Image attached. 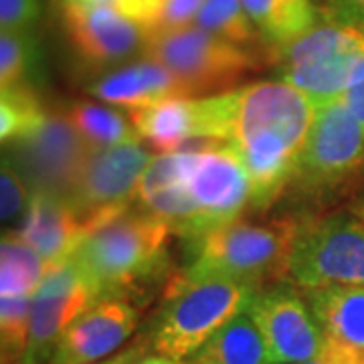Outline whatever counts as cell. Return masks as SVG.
<instances>
[{
    "label": "cell",
    "mask_w": 364,
    "mask_h": 364,
    "mask_svg": "<svg viewBox=\"0 0 364 364\" xmlns=\"http://www.w3.org/2000/svg\"><path fill=\"white\" fill-rule=\"evenodd\" d=\"M170 233L154 215L126 210L83 235L71 259L97 299H128L166 275Z\"/></svg>",
    "instance_id": "1"
},
{
    "label": "cell",
    "mask_w": 364,
    "mask_h": 364,
    "mask_svg": "<svg viewBox=\"0 0 364 364\" xmlns=\"http://www.w3.org/2000/svg\"><path fill=\"white\" fill-rule=\"evenodd\" d=\"M279 79L316 105L340 100L364 61V18L338 0L318 6L310 28L272 49Z\"/></svg>",
    "instance_id": "2"
},
{
    "label": "cell",
    "mask_w": 364,
    "mask_h": 364,
    "mask_svg": "<svg viewBox=\"0 0 364 364\" xmlns=\"http://www.w3.org/2000/svg\"><path fill=\"white\" fill-rule=\"evenodd\" d=\"M261 287L231 277L186 279L178 275L154 318L150 346L158 356L188 360L235 316L247 310Z\"/></svg>",
    "instance_id": "3"
},
{
    "label": "cell",
    "mask_w": 364,
    "mask_h": 364,
    "mask_svg": "<svg viewBox=\"0 0 364 364\" xmlns=\"http://www.w3.org/2000/svg\"><path fill=\"white\" fill-rule=\"evenodd\" d=\"M296 223L233 221L186 241L182 277H231L265 287L289 272Z\"/></svg>",
    "instance_id": "4"
},
{
    "label": "cell",
    "mask_w": 364,
    "mask_h": 364,
    "mask_svg": "<svg viewBox=\"0 0 364 364\" xmlns=\"http://www.w3.org/2000/svg\"><path fill=\"white\" fill-rule=\"evenodd\" d=\"M144 57L154 59L182 83L188 97L235 90L253 69L257 55L198 26L148 33Z\"/></svg>",
    "instance_id": "5"
},
{
    "label": "cell",
    "mask_w": 364,
    "mask_h": 364,
    "mask_svg": "<svg viewBox=\"0 0 364 364\" xmlns=\"http://www.w3.org/2000/svg\"><path fill=\"white\" fill-rule=\"evenodd\" d=\"M287 275L304 289L364 286V223L348 213L296 223Z\"/></svg>",
    "instance_id": "6"
},
{
    "label": "cell",
    "mask_w": 364,
    "mask_h": 364,
    "mask_svg": "<svg viewBox=\"0 0 364 364\" xmlns=\"http://www.w3.org/2000/svg\"><path fill=\"white\" fill-rule=\"evenodd\" d=\"M364 168V126L334 100L316 105L312 130L299 154L291 184L304 193H328Z\"/></svg>",
    "instance_id": "7"
},
{
    "label": "cell",
    "mask_w": 364,
    "mask_h": 364,
    "mask_svg": "<svg viewBox=\"0 0 364 364\" xmlns=\"http://www.w3.org/2000/svg\"><path fill=\"white\" fill-rule=\"evenodd\" d=\"M9 146L11 156L6 158L33 193L69 203L93 150L67 114H47L37 130Z\"/></svg>",
    "instance_id": "8"
},
{
    "label": "cell",
    "mask_w": 364,
    "mask_h": 364,
    "mask_svg": "<svg viewBox=\"0 0 364 364\" xmlns=\"http://www.w3.org/2000/svg\"><path fill=\"white\" fill-rule=\"evenodd\" d=\"M184 152L182 186L196 210V237L239 219L251 205V181L239 152L227 142Z\"/></svg>",
    "instance_id": "9"
},
{
    "label": "cell",
    "mask_w": 364,
    "mask_h": 364,
    "mask_svg": "<svg viewBox=\"0 0 364 364\" xmlns=\"http://www.w3.org/2000/svg\"><path fill=\"white\" fill-rule=\"evenodd\" d=\"M152 156L142 140L91 150L71 205L85 233L126 213L136 200L138 184Z\"/></svg>",
    "instance_id": "10"
},
{
    "label": "cell",
    "mask_w": 364,
    "mask_h": 364,
    "mask_svg": "<svg viewBox=\"0 0 364 364\" xmlns=\"http://www.w3.org/2000/svg\"><path fill=\"white\" fill-rule=\"evenodd\" d=\"M245 312L265 340L272 364H301L322 354L324 334L306 298L291 286L275 282L261 287Z\"/></svg>",
    "instance_id": "11"
},
{
    "label": "cell",
    "mask_w": 364,
    "mask_h": 364,
    "mask_svg": "<svg viewBox=\"0 0 364 364\" xmlns=\"http://www.w3.org/2000/svg\"><path fill=\"white\" fill-rule=\"evenodd\" d=\"M95 301L93 287L71 257L47 269L33 296L31 336L23 364H51L67 330Z\"/></svg>",
    "instance_id": "12"
},
{
    "label": "cell",
    "mask_w": 364,
    "mask_h": 364,
    "mask_svg": "<svg viewBox=\"0 0 364 364\" xmlns=\"http://www.w3.org/2000/svg\"><path fill=\"white\" fill-rule=\"evenodd\" d=\"M59 4L67 37L91 65L122 63L146 49L148 28L116 9L79 0H59Z\"/></svg>",
    "instance_id": "13"
},
{
    "label": "cell",
    "mask_w": 364,
    "mask_h": 364,
    "mask_svg": "<svg viewBox=\"0 0 364 364\" xmlns=\"http://www.w3.org/2000/svg\"><path fill=\"white\" fill-rule=\"evenodd\" d=\"M138 326V312L128 299H97L61 338L51 364H91L126 344Z\"/></svg>",
    "instance_id": "14"
},
{
    "label": "cell",
    "mask_w": 364,
    "mask_h": 364,
    "mask_svg": "<svg viewBox=\"0 0 364 364\" xmlns=\"http://www.w3.org/2000/svg\"><path fill=\"white\" fill-rule=\"evenodd\" d=\"M16 233L39 253L51 269L73 255L85 229L69 200L33 193L26 205L23 227Z\"/></svg>",
    "instance_id": "15"
},
{
    "label": "cell",
    "mask_w": 364,
    "mask_h": 364,
    "mask_svg": "<svg viewBox=\"0 0 364 364\" xmlns=\"http://www.w3.org/2000/svg\"><path fill=\"white\" fill-rule=\"evenodd\" d=\"M90 93L107 104L128 107L130 112L172 97H188L181 81L166 67L148 57L100 77L90 85Z\"/></svg>",
    "instance_id": "16"
},
{
    "label": "cell",
    "mask_w": 364,
    "mask_h": 364,
    "mask_svg": "<svg viewBox=\"0 0 364 364\" xmlns=\"http://www.w3.org/2000/svg\"><path fill=\"white\" fill-rule=\"evenodd\" d=\"M328 342L364 350V286H326L304 291Z\"/></svg>",
    "instance_id": "17"
},
{
    "label": "cell",
    "mask_w": 364,
    "mask_h": 364,
    "mask_svg": "<svg viewBox=\"0 0 364 364\" xmlns=\"http://www.w3.org/2000/svg\"><path fill=\"white\" fill-rule=\"evenodd\" d=\"M191 364H272L269 350L247 312L235 316L188 358Z\"/></svg>",
    "instance_id": "18"
},
{
    "label": "cell",
    "mask_w": 364,
    "mask_h": 364,
    "mask_svg": "<svg viewBox=\"0 0 364 364\" xmlns=\"http://www.w3.org/2000/svg\"><path fill=\"white\" fill-rule=\"evenodd\" d=\"M47 263L18 233H4L0 243V298H33L47 273Z\"/></svg>",
    "instance_id": "19"
},
{
    "label": "cell",
    "mask_w": 364,
    "mask_h": 364,
    "mask_svg": "<svg viewBox=\"0 0 364 364\" xmlns=\"http://www.w3.org/2000/svg\"><path fill=\"white\" fill-rule=\"evenodd\" d=\"M67 117L77 128V132L85 138L93 150L112 148L119 144L138 140V132L134 124L128 122V117L119 114L114 107L91 104V102H79L71 105ZM142 140V138H140Z\"/></svg>",
    "instance_id": "20"
},
{
    "label": "cell",
    "mask_w": 364,
    "mask_h": 364,
    "mask_svg": "<svg viewBox=\"0 0 364 364\" xmlns=\"http://www.w3.org/2000/svg\"><path fill=\"white\" fill-rule=\"evenodd\" d=\"M261 39L272 49L286 45L310 28L316 18L298 13L289 0H241ZM318 16V14H316Z\"/></svg>",
    "instance_id": "21"
},
{
    "label": "cell",
    "mask_w": 364,
    "mask_h": 364,
    "mask_svg": "<svg viewBox=\"0 0 364 364\" xmlns=\"http://www.w3.org/2000/svg\"><path fill=\"white\" fill-rule=\"evenodd\" d=\"M195 26L247 49L261 37L241 0H205Z\"/></svg>",
    "instance_id": "22"
},
{
    "label": "cell",
    "mask_w": 364,
    "mask_h": 364,
    "mask_svg": "<svg viewBox=\"0 0 364 364\" xmlns=\"http://www.w3.org/2000/svg\"><path fill=\"white\" fill-rule=\"evenodd\" d=\"M47 119L41 100L31 91L28 85H18L2 90L0 97V140L2 144H13L39 128Z\"/></svg>",
    "instance_id": "23"
},
{
    "label": "cell",
    "mask_w": 364,
    "mask_h": 364,
    "mask_svg": "<svg viewBox=\"0 0 364 364\" xmlns=\"http://www.w3.org/2000/svg\"><path fill=\"white\" fill-rule=\"evenodd\" d=\"M33 298L13 296L0 298V338L2 364H23L31 336Z\"/></svg>",
    "instance_id": "24"
},
{
    "label": "cell",
    "mask_w": 364,
    "mask_h": 364,
    "mask_svg": "<svg viewBox=\"0 0 364 364\" xmlns=\"http://www.w3.org/2000/svg\"><path fill=\"white\" fill-rule=\"evenodd\" d=\"M37 39L31 31L26 33H0V85L11 90L26 85L33 69L37 65Z\"/></svg>",
    "instance_id": "25"
},
{
    "label": "cell",
    "mask_w": 364,
    "mask_h": 364,
    "mask_svg": "<svg viewBox=\"0 0 364 364\" xmlns=\"http://www.w3.org/2000/svg\"><path fill=\"white\" fill-rule=\"evenodd\" d=\"M28 191L31 188L21 176V172L4 156L2 170H0V217L4 225L16 221L23 215V210H26L25 203Z\"/></svg>",
    "instance_id": "26"
},
{
    "label": "cell",
    "mask_w": 364,
    "mask_h": 364,
    "mask_svg": "<svg viewBox=\"0 0 364 364\" xmlns=\"http://www.w3.org/2000/svg\"><path fill=\"white\" fill-rule=\"evenodd\" d=\"M203 4H205V0H164L156 18L148 28V33L176 31V28H184V26H193Z\"/></svg>",
    "instance_id": "27"
},
{
    "label": "cell",
    "mask_w": 364,
    "mask_h": 364,
    "mask_svg": "<svg viewBox=\"0 0 364 364\" xmlns=\"http://www.w3.org/2000/svg\"><path fill=\"white\" fill-rule=\"evenodd\" d=\"M41 16V0H0V26L11 33L33 31Z\"/></svg>",
    "instance_id": "28"
},
{
    "label": "cell",
    "mask_w": 364,
    "mask_h": 364,
    "mask_svg": "<svg viewBox=\"0 0 364 364\" xmlns=\"http://www.w3.org/2000/svg\"><path fill=\"white\" fill-rule=\"evenodd\" d=\"M79 2L104 4V6H109V9H116L122 14L138 21L146 28H150L164 0H79Z\"/></svg>",
    "instance_id": "29"
},
{
    "label": "cell",
    "mask_w": 364,
    "mask_h": 364,
    "mask_svg": "<svg viewBox=\"0 0 364 364\" xmlns=\"http://www.w3.org/2000/svg\"><path fill=\"white\" fill-rule=\"evenodd\" d=\"M340 100L352 116L364 126V61L358 65L348 90L344 91V95Z\"/></svg>",
    "instance_id": "30"
},
{
    "label": "cell",
    "mask_w": 364,
    "mask_h": 364,
    "mask_svg": "<svg viewBox=\"0 0 364 364\" xmlns=\"http://www.w3.org/2000/svg\"><path fill=\"white\" fill-rule=\"evenodd\" d=\"M320 358L332 364H364V350L346 348V346H340V344L326 340Z\"/></svg>",
    "instance_id": "31"
},
{
    "label": "cell",
    "mask_w": 364,
    "mask_h": 364,
    "mask_svg": "<svg viewBox=\"0 0 364 364\" xmlns=\"http://www.w3.org/2000/svg\"><path fill=\"white\" fill-rule=\"evenodd\" d=\"M140 354H142V348L134 346V348H128V350H124L117 356H112V358H105V360L91 364H138L140 363Z\"/></svg>",
    "instance_id": "32"
},
{
    "label": "cell",
    "mask_w": 364,
    "mask_h": 364,
    "mask_svg": "<svg viewBox=\"0 0 364 364\" xmlns=\"http://www.w3.org/2000/svg\"><path fill=\"white\" fill-rule=\"evenodd\" d=\"M289 4H291L298 13L306 14V16H310V18H316V14H318V6L314 4L312 0H289Z\"/></svg>",
    "instance_id": "33"
},
{
    "label": "cell",
    "mask_w": 364,
    "mask_h": 364,
    "mask_svg": "<svg viewBox=\"0 0 364 364\" xmlns=\"http://www.w3.org/2000/svg\"><path fill=\"white\" fill-rule=\"evenodd\" d=\"M338 2H342L346 9H350L352 13L364 18V0H338Z\"/></svg>",
    "instance_id": "34"
},
{
    "label": "cell",
    "mask_w": 364,
    "mask_h": 364,
    "mask_svg": "<svg viewBox=\"0 0 364 364\" xmlns=\"http://www.w3.org/2000/svg\"><path fill=\"white\" fill-rule=\"evenodd\" d=\"M138 364H191L188 360H172V358H164V356H152V358H144Z\"/></svg>",
    "instance_id": "35"
},
{
    "label": "cell",
    "mask_w": 364,
    "mask_h": 364,
    "mask_svg": "<svg viewBox=\"0 0 364 364\" xmlns=\"http://www.w3.org/2000/svg\"><path fill=\"white\" fill-rule=\"evenodd\" d=\"M301 364H332V363H328V360H324V358H314V360H308V363H301Z\"/></svg>",
    "instance_id": "36"
}]
</instances>
